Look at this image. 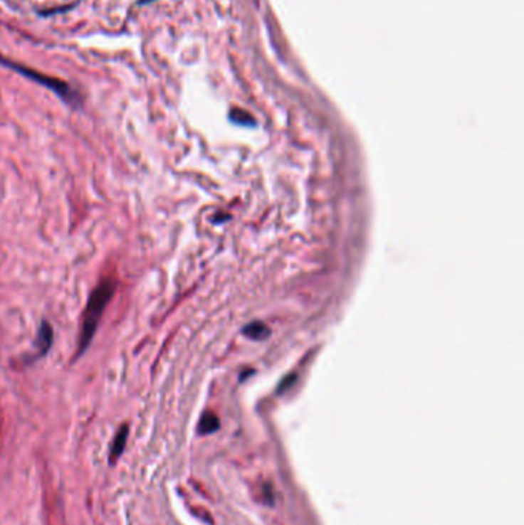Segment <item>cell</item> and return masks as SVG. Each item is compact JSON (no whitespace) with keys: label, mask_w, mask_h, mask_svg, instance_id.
<instances>
[{"label":"cell","mask_w":524,"mask_h":525,"mask_svg":"<svg viewBox=\"0 0 524 525\" xmlns=\"http://www.w3.org/2000/svg\"><path fill=\"white\" fill-rule=\"evenodd\" d=\"M115 289H117L115 280L106 278L102 281V283L97 285V287L91 292V295L88 298V304H86V309H85V317H83V323H82L79 343H77L75 359L80 358L91 346L94 335L97 332V327H99L100 318L103 317L106 306H108L111 298L114 297Z\"/></svg>","instance_id":"obj_1"},{"label":"cell","mask_w":524,"mask_h":525,"mask_svg":"<svg viewBox=\"0 0 524 525\" xmlns=\"http://www.w3.org/2000/svg\"><path fill=\"white\" fill-rule=\"evenodd\" d=\"M0 65H4L6 68H9V70H13V71L19 73L21 75L26 77V79H30L31 82H34V83H38V85H42V86L48 88V90H51L56 95H59L63 102H66L68 105L74 106V108H77V106H80V102H82L80 100V95L77 94V91L73 90V88L70 85H68L66 82L56 79V77L45 75V74L38 73L36 70H31V68L21 65V63H16V62L8 60V58H5L2 55H0Z\"/></svg>","instance_id":"obj_2"},{"label":"cell","mask_w":524,"mask_h":525,"mask_svg":"<svg viewBox=\"0 0 524 525\" xmlns=\"http://www.w3.org/2000/svg\"><path fill=\"white\" fill-rule=\"evenodd\" d=\"M53 344H54V329L50 323H48V321H42V324L38 326L37 336L34 341V350H36L34 359H38V358L48 355Z\"/></svg>","instance_id":"obj_3"},{"label":"cell","mask_w":524,"mask_h":525,"mask_svg":"<svg viewBox=\"0 0 524 525\" xmlns=\"http://www.w3.org/2000/svg\"><path fill=\"white\" fill-rule=\"evenodd\" d=\"M128 435H130V425L128 424H123L119 429V432L115 433L112 444H111V450H110V464L111 465L117 462V460L125 452L126 441H128Z\"/></svg>","instance_id":"obj_4"},{"label":"cell","mask_w":524,"mask_h":525,"mask_svg":"<svg viewBox=\"0 0 524 525\" xmlns=\"http://www.w3.org/2000/svg\"><path fill=\"white\" fill-rule=\"evenodd\" d=\"M219 429V420L216 415L212 413H206L203 415L201 421H200V425H199V430L200 433H211Z\"/></svg>","instance_id":"obj_5"},{"label":"cell","mask_w":524,"mask_h":525,"mask_svg":"<svg viewBox=\"0 0 524 525\" xmlns=\"http://www.w3.org/2000/svg\"><path fill=\"white\" fill-rule=\"evenodd\" d=\"M245 334L252 339H265L269 330L263 323H252L245 329Z\"/></svg>","instance_id":"obj_6"},{"label":"cell","mask_w":524,"mask_h":525,"mask_svg":"<svg viewBox=\"0 0 524 525\" xmlns=\"http://www.w3.org/2000/svg\"><path fill=\"white\" fill-rule=\"evenodd\" d=\"M147 2H150V0H140V4H147Z\"/></svg>","instance_id":"obj_7"}]
</instances>
